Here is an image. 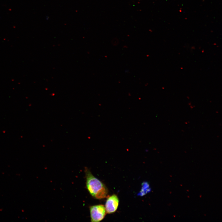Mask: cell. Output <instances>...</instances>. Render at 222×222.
Returning <instances> with one entry per match:
<instances>
[{"mask_svg":"<svg viewBox=\"0 0 222 222\" xmlns=\"http://www.w3.org/2000/svg\"><path fill=\"white\" fill-rule=\"evenodd\" d=\"M84 172L86 187L90 195L97 199L106 198L108 195V190L104 184L95 177L87 167L85 168Z\"/></svg>","mask_w":222,"mask_h":222,"instance_id":"1","label":"cell"},{"mask_svg":"<svg viewBox=\"0 0 222 222\" xmlns=\"http://www.w3.org/2000/svg\"><path fill=\"white\" fill-rule=\"evenodd\" d=\"M119 204L118 197L115 194H113L108 197L105 204V208L106 213L111 214L117 210Z\"/></svg>","mask_w":222,"mask_h":222,"instance_id":"3","label":"cell"},{"mask_svg":"<svg viewBox=\"0 0 222 222\" xmlns=\"http://www.w3.org/2000/svg\"><path fill=\"white\" fill-rule=\"evenodd\" d=\"M89 208L91 220L92 222L101 221L106 215L105 207L102 204L91 206Z\"/></svg>","mask_w":222,"mask_h":222,"instance_id":"2","label":"cell"},{"mask_svg":"<svg viewBox=\"0 0 222 222\" xmlns=\"http://www.w3.org/2000/svg\"><path fill=\"white\" fill-rule=\"evenodd\" d=\"M151 191V188L148 183L145 182L142 183V188L138 195L141 196H143L149 192Z\"/></svg>","mask_w":222,"mask_h":222,"instance_id":"4","label":"cell"}]
</instances>
